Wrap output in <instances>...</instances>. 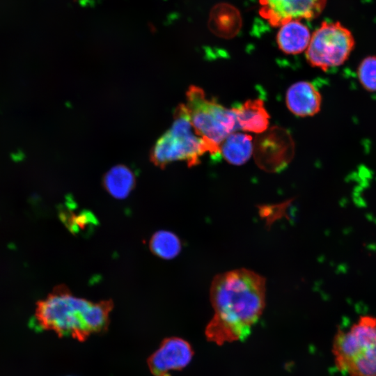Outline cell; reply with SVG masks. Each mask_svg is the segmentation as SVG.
<instances>
[{"label":"cell","mask_w":376,"mask_h":376,"mask_svg":"<svg viewBox=\"0 0 376 376\" xmlns=\"http://www.w3.org/2000/svg\"><path fill=\"white\" fill-rule=\"evenodd\" d=\"M214 311L205 329L210 342L218 345L244 340L258 320L265 305V280L245 269L216 276L210 290Z\"/></svg>","instance_id":"obj_1"},{"label":"cell","mask_w":376,"mask_h":376,"mask_svg":"<svg viewBox=\"0 0 376 376\" xmlns=\"http://www.w3.org/2000/svg\"><path fill=\"white\" fill-rule=\"evenodd\" d=\"M111 308L110 301L93 302L59 286L38 304L36 319L43 328L82 339L104 329Z\"/></svg>","instance_id":"obj_2"},{"label":"cell","mask_w":376,"mask_h":376,"mask_svg":"<svg viewBox=\"0 0 376 376\" xmlns=\"http://www.w3.org/2000/svg\"><path fill=\"white\" fill-rule=\"evenodd\" d=\"M331 351L336 368L349 376H376V318L363 315L339 329Z\"/></svg>","instance_id":"obj_3"},{"label":"cell","mask_w":376,"mask_h":376,"mask_svg":"<svg viewBox=\"0 0 376 376\" xmlns=\"http://www.w3.org/2000/svg\"><path fill=\"white\" fill-rule=\"evenodd\" d=\"M185 104L192 126L212 155L220 152L224 139L237 127L235 114L214 99H207L204 91L196 86L189 87Z\"/></svg>","instance_id":"obj_4"},{"label":"cell","mask_w":376,"mask_h":376,"mask_svg":"<svg viewBox=\"0 0 376 376\" xmlns=\"http://www.w3.org/2000/svg\"><path fill=\"white\" fill-rule=\"evenodd\" d=\"M207 152L206 145L192 126L186 105L180 104L175 109L171 127L153 146L150 159L161 168L179 160L191 167L199 164L201 156Z\"/></svg>","instance_id":"obj_5"},{"label":"cell","mask_w":376,"mask_h":376,"mask_svg":"<svg viewBox=\"0 0 376 376\" xmlns=\"http://www.w3.org/2000/svg\"><path fill=\"white\" fill-rule=\"evenodd\" d=\"M351 31L338 22H323L311 35L306 50L308 63L324 71L343 65L354 47Z\"/></svg>","instance_id":"obj_6"},{"label":"cell","mask_w":376,"mask_h":376,"mask_svg":"<svg viewBox=\"0 0 376 376\" xmlns=\"http://www.w3.org/2000/svg\"><path fill=\"white\" fill-rule=\"evenodd\" d=\"M253 153L256 163L261 169L279 172L292 159L295 143L287 130L273 126L254 139Z\"/></svg>","instance_id":"obj_7"},{"label":"cell","mask_w":376,"mask_h":376,"mask_svg":"<svg viewBox=\"0 0 376 376\" xmlns=\"http://www.w3.org/2000/svg\"><path fill=\"white\" fill-rule=\"evenodd\" d=\"M327 0H259V14L274 27L294 19L318 17Z\"/></svg>","instance_id":"obj_8"},{"label":"cell","mask_w":376,"mask_h":376,"mask_svg":"<svg viewBox=\"0 0 376 376\" xmlns=\"http://www.w3.org/2000/svg\"><path fill=\"white\" fill-rule=\"evenodd\" d=\"M194 354L190 344L178 337L165 339L148 359V366L155 376H171L191 361Z\"/></svg>","instance_id":"obj_9"},{"label":"cell","mask_w":376,"mask_h":376,"mask_svg":"<svg viewBox=\"0 0 376 376\" xmlns=\"http://www.w3.org/2000/svg\"><path fill=\"white\" fill-rule=\"evenodd\" d=\"M321 104V95L311 82L297 81L290 86L287 91V107L297 116L306 117L315 115L320 111Z\"/></svg>","instance_id":"obj_10"},{"label":"cell","mask_w":376,"mask_h":376,"mask_svg":"<svg viewBox=\"0 0 376 376\" xmlns=\"http://www.w3.org/2000/svg\"><path fill=\"white\" fill-rule=\"evenodd\" d=\"M242 24L240 12L229 3H218L210 11L209 29L217 36L231 38L238 33Z\"/></svg>","instance_id":"obj_11"},{"label":"cell","mask_w":376,"mask_h":376,"mask_svg":"<svg viewBox=\"0 0 376 376\" xmlns=\"http://www.w3.org/2000/svg\"><path fill=\"white\" fill-rule=\"evenodd\" d=\"M233 110L237 127L242 130L259 134L268 129L269 116L262 100H248Z\"/></svg>","instance_id":"obj_12"},{"label":"cell","mask_w":376,"mask_h":376,"mask_svg":"<svg viewBox=\"0 0 376 376\" xmlns=\"http://www.w3.org/2000/svg\"><path fill=\"white\" fill-rule=\"evenodd\" d=\"M311 35L309 29L301 20L294 19L280 26L276 42L283 53L298 54L306 50Z\"/></svg>","instance_id":"obj_13"},{"label":"cell","mask_w":376,"mask_h":376,"mask_svg":"<svg viewBox=\"0 0 376 376\" xmlns=\"http://www.w3.org/2000/svg\"><path fill=\"white\" fill-rule=\"evenodd\" d=\"M253 152V138L241 132H232L220 146V153L228 163L234 165L246 163Z\"/></svg>","instance_id":"obj_14"},{"label":"cell","mask_w":376,"mask_h":376,"mask_svg":"<svg viewBox=\"0 0 376 376\" xmlns=\"http://www.w3.org/2000/svg\"><path fill=\"white\" fill-rule=\"evenodd\" d=\"M135 180L134 174L130 168L118 164L106 173L103 185L113 197L125 198L134 188Z\"/></svg>","instance_id":"obj_15"},{"label":"cell","mask_w":376,"mask_h":376,"mask_svg":"<svg viewBox=\"0 0 376 376\" xmlns=\"http://www.w3.org/2000/svg\"><path fill=\"white\" fill-rule=\"evenodd\" d=\"M152 253L163 259L175 258L181 250V242L173 233L160 230L155 233L150 242Z\"/></svg>","instance_id":"obj_16"},{"label":"cell","mask_w":376,"mask_h":376,"mask_svg":"<svg viewBox=\"0 0 376 376\" xmlns=\"http://www.w3.org/2000/svg\"><path fill=\"white\" fill-rule=\"evenodd\" d=\"M360 84L369 92H376V56L364 58L357 68Z\"/></svg>","instance_id":"obj_17"}]
</instances>
